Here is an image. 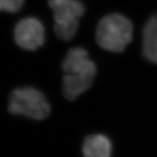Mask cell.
I'll list each match as a JSON object with an SVG mask.
<instances>
[{
    "mask_svg": "<svg viewBox=\"0 0 157 157\" xmlns=\"http://www.w3.org/2000/svg\"><path fill=\"white\" fill-rule=\"evenodd\" d=\"M8 110L14 115L34 120H43L50 114V106L46 97L32 87L17 88L11 92Z\"/></svg>",
    "mask_w": 157,
    "mask_h": 157,
    "instance_id": "cell-3",
    "label": "cell"
},
{
    "mask_svg": "<svg viewBox=\"0 0 157 157\" xmlns=\"http://www.w3.org/2000/svg\"><path fill=\"white\" fill-rule=\"evenodd\" d=\"M111 140L102 134L88 136L82 144L84 157H111Z\"/></svg>",
    "mask_w": 157,
    "mask_h": 157,
    "instance_id": "cell-6",
    "label": "cell"
},
{
    "mask_svg": "<svg viewBox=\"0 0 157 157\" xmlns=\"http://www.w3.org/2000/svg\"><path fill=\"white\" fill-rule=\"evenodd\" d=\"M54 12V31L63 41L74 38L79 27V18L85 13V6L79 0H48Z\"/></svg>",
    "mask_w": 157,
    "mask_h": 157,
    "instance_id": "cell-4",
    "label": "cell"
},
{
    "mask_svg": "<svg viewBox=\"0 0 157 157\" xmlns=\"http://www.w3.org/2000/svg\"><path fill=\"white\" fill-rule=\"evenodd\" d=\"M14 38L22 49L36 50L45 42V29L39 20L28 17L17 23L14 30Z\"/></svg>",
    "mask_w": 157,
    "mask_h": 157,
    "instance_id": "cell-5",
    "label": "cell"
},
{
    "mask_svg": "<svg viewBox=\"0 0 157 157\" xmlns=\"http://www.w3.org/2000/svg\"><path fill=\"white\" fill-rule=\"evenodd\" d=\"M143 53L146 59L157 64V14L151 16L144 27Z\"/></svg>",
    "mask_w": 157,
    "mask_h": 157,
    "instance_id": "cell-7",
    "label": "cell"
},
{
    "mask_svg": "<svg viewBox=\"0 0 157 157\" xmlns=\"http://www.w3.org/2000/svg\"><path fill=\"white\" fill-rule=\"evenodd\" d=\"M24 0H0V11L16 13L22 9Z\"/></svg>",
    "mask_w": 157,
    "mask_h": 157,
    "instance_id": "cell-8",
    "label": "cell"
},
{
    "mask_svg": "<svg viewBox=\"0 0 157 157\" xmlns=\"http://www.w3.org/2000/svg\"><path fill=\"white\" fill-rule=\"evenodd\" d=\"M131 21L121 14H110L100 20L96 30V41L102 49L122 52L132 39Z\"/></svg>",
    "mask_w": 157,
    "mask_h": 157,
    "instance_id": "cell-2",
    "label": "cell"
},
{
    "mask_svg": "<svg viewBox=\"0 0 157 157\" xmlns=\"http://www.w3.org/2000/svg\"><path fill=\"white\" fill-rule=\"evenodd\" d=\"M64 97L74 101L92 86L97 73L96 65L88 56V52L81 47L68 51L62 62Z\"/></svg>",
    "mask_w": 157,
    "mask_h": 157,
    "instance_id": "cell-1",
    "label": "cell"
}]
</instances>
